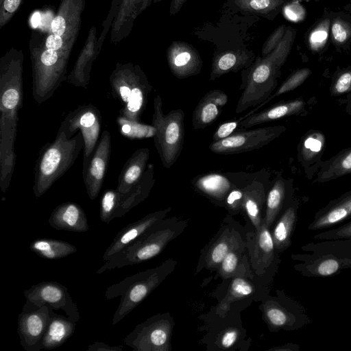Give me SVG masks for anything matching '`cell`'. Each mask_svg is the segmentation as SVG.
Returning <instances> with one entry per match:
<instances>
[{
	"instance_id": "44dd1931",
	"label": "cell",
	"mask_w": 351,
	"mask_h": 351,
	"mask_svg": "<svg viewBox=\"0 0 351 351\" xmlns=\"http://www.w3.org/2000/svg\"><path fill=\"white\" fill-rule=\"evenodd\" d=\"M240 234L230 228H225L207 250L205 265L208 269L219 268L224 257L231 251L241 250L245 247Z\"/></svg>"
},
{
	"instance_id": "52a82bcc",
	"label": "cell",
	"mask_w": 351,
	"mask_h": 351,
	"mask_svg": "<svg viewBox=\"0 0 351 351\" xmlns=\"http://www.w3.org/2000/svg\"><path fill=\"white\" fill-rule=\"evenodd\" d=\"M111 90L122 108L119 117L132 121H141L152 87L141 72L120 71L110 77Z\"/></svg>"
},
{
	"instance_id": "74e56055",
	"label": "cell",
	"mask_w": 351,
	"mask_h": 351,
	"mask_svg": "<svg viewBox=\"0 0 351 351\" xmlns=\"http://www.w3.org/2000/svg\"><path fill=\"white\" fill-rule=\"evenodd\" d=\"M244 192L237 184L226 195L223 205L232 214L243 211Z\"/></svg>"
},
{
	"instance_id": "8fae6325",
	"label": "cell",
	"mask_w": 351,
	"mask_h": 351,
	"mask_svg": "<svg viewBox=\"0 0 351 351\" xmlns=\"http://www.w3.org/2000/svg\"><path fill=\"white\" fill-rule=\"evenodd\" d=\"M26 302L22 309L30 311L47 305L55 310H62L74 322L77 323L80 313L68 289L53 281H43L25 290Z\"/></svg>"
},
{
	"instance_id": "d4e9b609",
	"label": "cell",
	"mask_w": 351,
	"mask_h": 351,
	"mask_svg": "<svg viewBox=\"0 0 351 351\" xmlns=\"http://www.w3.org/2000/svg\"><path fill=\"white\" fill-rule=\"evenodd\" d=\"M76 324L67 316L57 314L52 309L41 341V350H52L61 346L72 336Z\"/></svg>"
},
{
	"instance_id": "ffe728a7",
	"label": "cell",
	"mask_w": 351,
	"mask_h": 351,
	"mask_svg": "<svg viewBox=\"0 0 351 351\" xmlns=\"http://www.w3.org/2000/svg\"><path fill=\"white\" fill-rule=\"evenodd\" d=\"M304 108L305 102L301 98L281 101L248 115L241 121L239 128L247 129L276 119L298 115L304 111Z\"/></svg>"
},
{
	"instance_id": "8d00e7d4",
	"label": "cell",
	"mask_w": 351,
	"mask_h": 351,
	"mask_svg": "<svg viewBox=\"0 0 351 351\" xmlns=\"http://www.w3.org/2000/svg\"><path fill=\"white\" fill-rule=\"evenodd\" d=\"M330 23L329 19H324L311 31L308 42L312 51H318L325 46L328 36Z\"/></svg>"
},
{
	"instance_id": "b9f144b4",
	"label": "cell",
	"mask_w": 351,
	"mask_h": 351,
	"mask_svg": "<svg viewBox=\"0 0 351 351\" xmlns=\"http://www.w3.org/2000/svg\"><path fill=\"white\" fill-rule=\"evenodd\" d=\"M330 91L338 95L351 91V69L341 73L332 83Z\"/></svg>"
},
{
	"instance_id": "d6986e66",
	"label": "cell",
	"mask_w": 351,
	"mask_h": 351,
	"mask_svg": "<svg viewBox=\"0 0 351 351\" xmlns=\"http://www.w3.org/2000/svg\"><path fill=\"white\" fill-rule=\"evenodd\" d=\"M228 97L221 90H209L197 103L192 114L194 130H203L211 125L228 103Z\"/></svg>"
},
{
	"instance_id": "7a4b0ae2",
	"label": "cell",
	"mask_w": 351,
	"mask_h": 351,
	"mask_svg": "<svg viewBox=\"0 0 351 351\" xmlns=\"http://www.w3.org/2000/svg\"><path fill=\"white\" fill-rule=\"evenodd\" d=\"M23 89L18 73H4L0 82V187L8 189L14 173L19 110L23 107Z\"/></svg>"
},
{
	"instance_id": "11a10c76",
	"label": "cell",
	"mask_w": 351,
	"mask_h": 351,
	"mask_svg": "<svg viewBox=\"0 0 351 351\" xmlns=\"http://www.w3.org/2000/svg\"><path fill=\"white\" fill-rule=\"evenodd\" d=\"M20 2L21 0H5L4 8L7 11L12 12L17 9Z\"/></svg>"
},
{
	"instance_id": "c3c4849f",
	"label": "cell",
	"mask_w": 351,
	"mask_h": 351,
	"mask_svg": "<svg viewBox=\"0 0 351 351\" xmlns=\"http://www.w3.org/2000/svg\"><path fill=\"white\" fill-rule=\"evenodd\" d=\"M239 337V331L236 328L226 330L220 337L219 342L221 347L228 348L232 346Z\"/></svg>"
},
{
	"instance_id": "7c38bea8",
	"label": "cell",
	"mask_w": 351,
	"mask_h": 351,
	"mask_svg": "<svg viewBox=\"0 0 351 351\" xmlns=\"http://www.w3.org/2000/svg\"><path fill=\"white\" fill-rule=\"evenodd\" d=\"M286 129L283 125H274L235 132L223 139L213 141L209 145V149L218 154L251 152L268 145Z\"/></svg>"
},
{
	"instance_id": "8992f818",
	"label": "cell",
	"mask_w": 351,
	"mask_h": 351,
	"mask_svg": "<svg viewBox=\"0 0 351 351\" xmlns=\"http://www.w3.org/2000/svg\"><path fill=\"white\" fill-rule=\"evenodd\" d=\"M153 106L154 142L162 165L169 169L177 161L183 149L185 114L182 109L171 110L165 114L160 95L155 97Z\"/></svg>"
},
{
	"instance_id": "bcb514c9",
	"label": "cell",
	"mask_w": 351,
	"mask_h": 351,
	"mask_svg": "<svg viewBox=\"0 0 351 351\" xmlns=\"http://www.w3.org/2000/svg\"><path fill=\"white\" fill-rule=\"evenodd\" d=\"M265 313L268 322L276 327L282 326L287 322V315L278 307H267Z\"/></svg>"
},
{
	"instance_id": "83f0119b",
	"label": "cell",
	"mask_w": 351,
	"mask_h": 351,
	"mask_svg": "<svg viewBox=\"0 0 351 351\" xmlns=\"http://www.w3.org/2000/svg\"><path fill=\"white\" fill-rule=\"evenodd\" d=\"M285 0H228L225 5L233 11L273 20Z\"/></svg>"
},
{
	"instance_id": "7bdbcfd3",
	"label": "cell",
	"mask_w": 351,
	"mask_h": 351,
	"mask_svg": "<svg viewBox=\"0 0 351 351\" xmlns=\"http://www.w3.org/2000/svg\"><path fill=\"white\" fill-rule=\"evenodd\" d=\"M340 268V264L333 258L322 259L315 266L314 274L328 276L335 274Z\"/></svg>"
},
{
	"instance_id": "7402d4cb",
	"label": "cell",
	"mask_w": 351,
	"mask_h": 351,
	"mask_svg": "<svg viewBox=\"0 0 351 351\" xmlns=\"http://www.w3.org/2000/svg\"><path fill=\"white\" fill-rule=\"evenodd\" d=\"M192 185L198 192L223 204L226 195L235 184L227 173L210 172L195 177Z\"/></svg>"
},
{
	"instance_id": "ac0fdd59",
	"label": "cell",
	"mask_w": 351,
	"mask_h": 351,
	"mask_svg": "<svg viewBox=\"0 0 351 351\" xmlns=\"http://www.w3.org/2000/svg\"><path fill=\"white\" fill-rule=\"evenodd\" d=\"M48 221L50 226L58 230L84 232L89 229L84 210L72 202H66L56 207Z\"/></svg>"
},
{
	"instance_id": "603a6c76",
	"label": "cell",
	"mask_w": 351,
	"mask_h": 351,
	"mask_svg": "<svg viewBox=\"0 0 351 351\" xmlns=\"http://www.w3.org/2000/svg\"><path fill=\"white\" fill-rule=\"evenodd\" d=\"M149 158L148 148L136 150L125 162L118 177L116 190L119 193H126L136 186L142 178L147 167Z\"/></svg>"
},
{
	"instance_id": "f35d334b",
	"label": "cell",
	"mask_w": 351,
	"mask_h": 351,
	"mask_svg": "<svg viewBox=\"0 0 351 351\" xmlns=\"http://www.w3.org/2000/svg\"><path fill=\"white\" fill-rule=\"evenodd\" d=\"M331 34L336 43L343 44L351 36V25L342 19H334L331 25Z\"/></svg>"
},
{
	"instance_id": "ba28073f",
	"label": "cell",
	"mask_w": 351,
	"mask_h": 351,
	"mask_svg": "<svg viewBox=\"0 0 351 351\" xmlns=\"http://www.w3.org/2000/svg\"><path fill=\"white\" fill-rule=\"evenodd\" d=\"M155 182L154 165L149 163L139 182L129 191L119 193L116 189L106 191L101 198V221L108 223L112 219L125 215L149 196Z\"/></svg>"
},
{
	"instance_id": "4dcf8cb0",
	"label": "cell",
	"mask_w": 351,
	"mask_h": 351,
	"mask_svg": "<svg viewBox=\"0 0 351 351\" xmlns=\"http://www.w3.org/2000/svg\"><path fill=\"white\" fill-rule=\"evenodd\" d=\"M286 195V180L278 177L274 180L266 197V211L263 218L266 226L269 228L281 210Z\"/></svg>"
},
{
	"instance_id": "6da1fadb",
	"label": "cell",
	"mask_w": 351,
	"mask_h": 351,
	"mask_svg": "<svg viewBox=\"0 0 351 351\" xmlns=\"http://www.w3.org/2000/svg\"><path fill=\"white\" fill-rule=\"evenodd\" d=\"M295 31L287 27L279 45L266 56L256 57L253 63L241 72L242 90L235 108L237 114L254 108L265 101L274 92L295 40Z\"/></svg>"
},
{
	"instance_id": "816d5d0a",
	"label": "cell",
	"mask_w": 351,
	"mask_h": 351,
	"mask_svg": "<svg viewBox=\"0 0 351 351\" xmlns=\"http://www.w3.org/2000/svg\"><path fill=\"white\" fill-rule=\"evenodd\" d=\"M65 20L63 17L58 16L51 22V29L54 34L61 36L65 30Z\"/></svg>"
},
{
	"instance_id": "4fadbf2b",
	"label": "cell",
	"mask_w": 351,
	"mask_h": 351,
	"mask_svg": "<svg viewBox=\"0 0 351 351\" xmlns=\"http://www.w3.org/2000/svg\"><path fill=\"white\" fill-rule=\"evenodd\" d=\"M111 153V136L105 130L86 167L82 171L87 194L91 200L99 195L105 178Z\"/></svg>"
},
{
	"instance_id": "db71d44e",
	"label": "cell",
	"mask_w": 351,
	"mask_h": 351,
	"mask_svg": "<svg viewBox=\"0 0 351 351\" xmlns=\"http://www.w3.org/2000/svg\"><path fill=\"white\" fill-rule=\"evenodd\" d=\"M187 0H171L169 8V14L173 16L179 12Z\"/></svg>"
},
{
	"instance_id": "f1b7e54d",
	"label": "cell",
	"mask_w": 351,
	"mask_h": 351,
	"mask_svg": "<svg viewBox=\"0 0 351 351\" xmlns=\"http://www.w3.org/2000/svg\"><path fill=\"white\" fill-rule=\"evenodd\" d=\"M29 249L45 259L56 260L68 256L77 252V247L64 241L41 238L32 241Z\"/></svg>"
},
{
	"instance_id": "e0dca14e",
	"label": "cell",
	"mask_w": 351,
	"mask_h": 351,
	"mask_svg": "<svg viewBox=\"0 0 351 351\" xmlns=\"http://www.w3.org/2000/svg\"><path fill=\"white\" fill-rule=\"evenodd\" d=\"M255 58L252 51L244 48L216 51L212 60L210 80L214 81L223 75L242 71L250 66Z\"/></svg>"
},
{
	"instance_id": "ee69618b",
	"label": "cell",
	"mask_w": 351,
	"mask_h": 351,
	"mask_svg": "<svg viewBox=\"0 0 351 351\" xmlns=\"http://www.w3.org/2000/svg\"><path fill=\"white\" fill-rule=\"evenodd\" d=\"M243 119V117L238 119L228 121L221 124L214 132L212 140L213 141H217L223 139L232 134L240 125L241 121Z\"/></svg>"
},
{
	"instance_id": "2e32d148",
	"label": "cell",
	"mask_w": 351,
	"mask_h": 351,
	"mask_svg": "<svg viewBox=\"0 0 351 351\" xmlns=\"http://www.w3.org/2000/svg\"><path fill=\"white\" fill-rule=\"evenodd\" d=\"M171 210V207L147 214L142 219L131 223L121 229L104 252L102 259L108 261L137 239L149 228L162 220Z\"/></svg>"
},
{
	"instance_id": "e575fe53",
	"label": "cell",
	"mask_w": 351,
	"mask_h": 351,
	"mask_svg": "<svg viewBox=\"0 0 351 351\" xmlns=\"http://www.w3.org/2000/svg\"><path fill=\"white\" fill-rule=\"evenodd\" d=\"M254 291V288L248 280L241 277L234 278L231 282L228 295L219 306V312H226L232 302L247 297Z\"/></svg>"
},
{
	"instance_id": "f6af8a7d",
	"label": "cell",
	"mask_w": 351,
	"mask_h": 351,
	"mask_svg": "<svg viewBox=\"0 0 351 351\" xmlns=\"http://www.w3.org/2000/svg\"><path fill=\"white\" fill-rule=\"evenodd\" d=\"M285 17L293 22H300L305 17V10L299 3L293 1L285 5L282 9Z\"/></svg>"
},
{
	"instance_id": "9c48e42d",
	"label": "cell",
	"mask_w": 351,
	"mask_h": 351,
	"mask_svg": "<svg viewBox=\"0 0 351 351\" xmlns=\"http://www.w3.org/2000/svg\"><path fill=\"white\" fill-rule=\"evenodd\" d=\"M101 125V112L92 104L80 106L70 112L62 121L60 128L67 138L73 137L77 132H81L84 145L83 149L82 171H84L95 151Z\"/></svg>"
},
{
	"instance_id": "9f6ffc18",
	"label": "cell",
	"mask_w": 351,
	"mask_h": 351,
	"mask_svg": "<svg viewBox=\"0 0 351 351\" xmlns=\"http://www.w3.org/2000/svg\"><path fill=\"white\" fill-rule=\"evenodd\" d=\"M41 20L40 14L38 12H36L32 17L31 22L34 27H36L40 23Z\"/></svg>"
},
{
	"instance_id": "f546056e",
	"label": "cell",
	"mask_w": 351,
	"mask_h": 351,
	"mask_svg": "<svg viewBox=\"0 0 351 351\" xmlns=\"http://www.w3.org/2000/svg\"><path fill=\"white\" fill-rule=\"evenodd\" d=\"M351 173V147L339 152L326 161L319 171L316 180L325 182Z\"/></svg>"
},
{
	"instance_id": "6f0895ef",
	"label": "cell",
	"mask_w": 351,
	"mask_h": 351,
	"mask_svg": "<svg viewBox=\"0 0 351 351\" xmlns=\"http://www.w3.org/2000/svg\"><path fill=\"white\" fill-rule=\"evenodd\" d=\"M346 111L351 115V98L348 101Z\"/></svg>"
},
{
	"instance_id": "f5cc1de1",
	"label": "cell",
	"mask_w": 351,
	"mask_h": 351,
	"mask_svg": "<svg viewBox=\"0 0 351 351\" xmlns=\"http://www.w3.org/2000/svg\"><path fill=\"white\" fill-rule=\"evenodd\" d=\"M62 45V40L60 36L53 34L50 35L46 40V47L48 49H59Z\"/></svg>"
},
{
	"instance_id": "60d3db41",
	"label": "cell",
	"mask_w": 351,
	"mask_h": 351,
	"mask_svg": "<svg viewBox=\"0 0 351 351\" xmlns=\"http://www.w3.org/2000/svg\"><path fill=\"white\" fill-rule=\"evenodd\" d=\"M287 29V27L285 25H281L269 35L263 45L261 56H264L267 55L279 45L282 40Z\"/></svg>"
},
{
	"instance_id": "9a60e30c",
	"label": "cell",
	"mask_w": 351,
	"mask_h": 351,
	"mask_svg": "<svg viewBox=\"0 0 351 351\" xmlns=\"http://www.w3.org/2000/svg\"><path fill=\"white\" fill-rule=\"evenodd\" d=\"M167 59L171 73L178 79H185L200 73L203 62L197 50L191 44L173 41L167 50Z\"/></svg>"
},
{
	"instance_id": "277c9868",
	"label": "cell",
	"mask_w": 351,
	"mask_h": 351,
	"mask_svg": "<svg viewBox=\"0 0 351 351\" xmlns=\"http://www.w3.org/2000/svg\"><path fill=\"white\" fill-rule=\"evenodd\" d=\"M187 226V221L178 217L164 218L123 250L111 257L97 271H106L138 264L149 260L162 252L167 244L178 237Z\"/></svg>"
},
{
	"instance_id": "30bf717a",
	"label": "cell",
	"mask_w": 351,
	"mask_h": 351,
	"mask_svg": "<svg viewBox=\"0 0 351 351\" xmlns=\"http://www.w3.org/2000/svg\"><path fill=\"white\" fill-rule=\"evenodd\" d=\"M171 326L168 314L154 315L138 324L123 343L135 351L169 350Z\"/></svg>"
},
{
	"instance_id": "cb8c5ba5",
	"label": "cell",
	"mask_w": 351,
	"mask_h": 351,
	"mask_svg": "<svg viewBox=\"0 0 351 351\" xmlns=\"http://www.w3.org/2000/svg\"><path fill=\"white\" fill-rule=\"evenodd\" d=\"M351 217V191L330 202L315 216L308 229L320 230L335 225Z\"/></svg>"
},
{
	"instance_id": "836d02e7",
	"label": "cell",
	"mask_w": 351,
	"mask_h": 351,
	"mask_svg": "<svg viewBox=\"0 0 351 351\" xmlns=\"http://www.w3.org/2000/svg\"><path fill=\"white\" fill-rule=\"evenodd\" d=\"M324 135L319 131H312L304 138L299 156L302 162H311L324 149Z\"/></svg>"
},
{
	"instance_id": "484cf974",
	"label": "cell",
	"mask_w": 351,
	"mask_h": 351,
	"mask_svg": "<svg viewBox=\"0 0 351 351\" xmlns=\"http://www.w3.org/2000/svg\"><path fill=\"white\" fill-rule=\"evenodd\" d=\"M244 192L243 211L247 214L255 230L263 223L262 208L266 201V189L264 184L257 178L252 179L243 186Z\"/></svg>"
},
{
	"instance_id": "681fc988",
	"label": "cell",
	"mask_w": 351,
	"mask_h": 351,
	"mask_svg": "<svg viewBox=\"0 0 351 351\" xmlns=\"http://www.w3.org/2000/svg\"><path fill=\"white\" fill-rule=\"evenodd\" d=\"M123 346H110L104 342L97 341L90 344L87 348L88 351H122Z\"/></svg>"
},
{
	"instance_id": "5b68a950",
	"label": "cell",
	"mask_w": 351,
	"mask_h": 351,
	"mask_svg": "<svg viewBox=\"0 0 351 351\" xmlns=\"http://www.w3.org/2000/svg\"><path fill=\"white\" fill-rule=\"evenodd\" d=\"M176 264V261L169 258L155 268L130 276L108 287L105 292L106 300L121 296L112 325L117 324L141 304L174 270Z\"/></svg>"
},
{
	"instance_id": "1f68e13d",
	"label": "cell",
	"mask_w": 351,
	"mask_h": 351,
	"mask_svg": "<svg viewBox=\"0 0 351 351\" xmlns=\"http://www.w3.org/2000/svg\"><path fill=\"white\" fill-rule=\"evenodd\" d=\"M295 221V208L290 206L286 209L274 228L271 235L275 249L282 250L290 245Z\"/></svg>"
},
{
	"instance_id": "7dc6e473",
	"label": "cell",
	"mask_w": 351,
	"mask_h": 351,
	"mask_svg": "<svg viewBox=\"0 0 351 351\" xmlns=\"http://www.w3.org/2000/svg\"><path fill=\"white\" fill-rule=\"evenodd\" d=\"M315 238L317 239H342L351 238V221L344 226L330 232L320 233L317 234Z\"/></svg>"
},
{
	"instance_id": "d6a6232c",
	"label": "cell",
	"mask_w": 351,
	"mask_h": 351,
	"mask_svg": "<svg viewBox=\"0 0 351 351\" xmlns=\"http://www.w3.org/2000/svg\"><path fill=\"white\" fill-rule=\"evenodd\" d=\"M311 74V71L308 68L298 69L291 74L277 88V90L272 93L265 101L254 108L250 112L245 114L243 117L245 119L248 115L256 112L261 107L269 102L274 98L280 96L284 93L293 90L299 86L302 85L307 77Z\"/></svg>"
},
{
	"instance_id": "f907efd6",
	"label": "cell",
	"mask_w": 351,
	"mask_h": 351,
	"mask_svg": "<svg viewBox=\"0 0 351 351\" xmlns=\"http://www.w3.org/2000/svg\"><path fill=\"white\" fill-rule=\"evenodd\" d=\"M40 60L45 65H54L58 60V56L55 50L47 49L42 53Z\"/></svg>"
},
{
	"instance_id": "d590c367",
	"label": "cell",
	"mask_w": 351,
	"mask_h": 351,
	"mask_svg": "<svg viewBox=\"0 0 351 351\" xmlns=\"http://www.w3.org/2000/svg\"><path fill=\"white\" fill-rule=\"evenodd\" d=\"M121 134L130 138H146L153 137L155 128L151 125L132 121L119 117L117 119Z\"/></svg>"
},
{
	"instance_id": "5bb4252c",
	"label": "cell",
	"mask_w": 351,
	"mask_h": 351,
	"mask_svg": "<svg viewBox=\"0 0 351 351\" xmlns=\"http://www.w3.org/2000/svg\"><path fill=\"white\" fill-rule=\"evenodd\" d=\"M53 308L47 305L30 311H23L18 316L17 332L21 346L26 351H40Z\"/></svg>"
},
{
	"instance_id": "4316f807",
	"label": "cell",
	"mask_w": 351,
	"mask_h": 351,
	"mask_svg": "<svg viewBox=\"0 0 351 351\" xmlns=\"http://www.w3.org/2000/svg\"><path fill=\"white\" fill-rule=\"evenodd\" d=\"M274 243L269 228L263 221L261 228L255 231L251 252L252 265L256 270L267 268L274 257Z\"/></svg>"
},
{
	"instance_id": "ab89813d",
	"label": "cell",
	"mask_w": 351,
	"mask_h": 351,
	"mask_svg": "<svg viewBox=\"0 0 351 351\" xmlns=\"http://www.w3.org/2000/svg\"><path fill=\"white\" fill-rule=\"evenodd\" d=\"M241 250L230 252L221 261L219 269L220 274L224 278H229L234 274L239 263Z\"/></svg>"
},
{
	"instance_id": "3957f363",
	"label": "cell",
	"mask_w": 351,
	"mask_h": 351,
	"mask_svg": "<svg viewBox=\"0 0 351 351\" xmlns=\"http://www.w3.org/2000/svg\"><path fill=\"white\" fill-rule=\"evenodd\" d=\"M84 145L81 132L69 138L59 128L54 141L42 147L36 162L33 191L37 198L71 167Z\"/></svg>"
}]
</instances>
